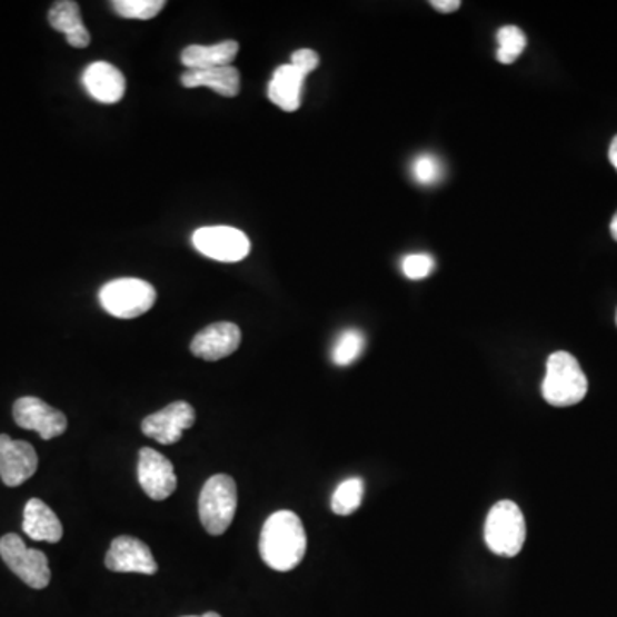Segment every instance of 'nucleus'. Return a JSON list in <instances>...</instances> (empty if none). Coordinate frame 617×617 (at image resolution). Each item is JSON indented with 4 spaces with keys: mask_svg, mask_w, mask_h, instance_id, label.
Here are the masks:
<instances>
[{
    "mask_svg": "<svg viewBox=\"0 0 617 617\" xmlns=\"http://www.w3.org/2000/svg\"><path fill=\"white\" fill-rule=\"evenodd\" d=\"M307 549V535L296 512L277 511L266 520L259 537L262 561L275 571H292L302 563Z\"/></svg>",
    "mask_w": 617,
    "mask_h": 617,
    "instance_id": "1",
    "label": "nucleus"
},
{
    "mask_svg": "<svg viewBox=\"0 0 617 617\" xmlns=\"http://www.w3.org/2000/svg\"><path fill=\"white\" fill-rule=\"evenodd\" d=\"M588 381L580 362L568 352H554L547 359L543 397L553 407H571L587 397Z\"/></svg>",
    "mask_w": 617,
    "mask_h": 617,
    "instance_id": "2",
    "label": "nucleus"
},
{
    "mask_svg": "<svg viewBox=\"0 0 617 617\" xmlns=\"http://www.w3.org/2000/svg\"><path fill=\"white\" fill-rule=\"evenodd\" d=\"M484 539L494 554L515 558L527 539V524L517 502L499 501L490 508L484 527Z\"/></svg>",
    "mask_w": 617,
    "mask_h": 617,
    "instance_id": "3",
    "label": "nucleus"
},
{
    "mask_svg": "<svg viewBox=\"0 0 617 617\" xmlns=\"http://www.w3.org/2000/svg\"><path fill=\"white\" fill-rule=\"evenodd\" d=\"M237 509V484L227 474L210 477L199 494V520L210 535H223Z\"/></svg>",
    "mask_w": 617,
    "mask_h": 617,
    "instance_id": "4",
    "label": "nucleus"
},
{
    "mask_svg": "<svg viewBox=\"0 0 617 617\" xmlns=\"http://www.w3.org/2000/svg\"><path fill=\"white\" fill-rule=\"evenodd\" d=\"M101 307L113 318L135 319L147 315L157 302V290L139 278H119L101 287Z\"/></svg>",
    "mask_w": 617,
    "mask_h": 617,
    "instance_id": "5",
    "label": "nucleus"
},
{
    "mask_svg": "<svg viewBox=\"0 0 617 617\" xmlns=\"http://www.w3.org/2000/svg\"><path fill=\"white\" fill-rule=\"evenodd\" d=\"M0 556L8 568L34 590H43L50 584L49 559L41 550L30 549L16 534H8L0 539Z\"/></svg>",
    "mask_w": 617,
    "mask_h": 617,
    "instance_id": "6",
    "label": "nucleus"
},
{
    "mask_svg": "<svg viewBox=\"0 0 617 617\" xmlns=\"http://www.w3.org/2000/svg\"><path fill=\"white\" fill-rule=\"evenodd\" d=\"M192 246L206 258L221 262H237L247 258L251 251L249 237L242 230L220 225L202 227L192 233Z\"/></svg>",
    "mask_w": 617,
    "mask_h": 617,
    "instance_id": "7",
    "label": "nucleus"
},
{
    "mask_svg": "<svg viewBox=\"0 0 617 617\" xmlns=\"http://www.w3.org/2000/svg\"><path fill=\"white\" fill-rule=\"evenodd\" d=\"M12 416L21 429L34 430L41 439L59 438L68 430V417L37 397L16 400Z\"/></svg>",
    "mask_w": 617,
    "mask_h": 617,
    "instance_id": "8",
    "label": "nucleus"
},
{
    "mask_svg": "<svg viewBox=\"0 0 617 617\" xmlns=\"http://www.w3.org/2000/svg\"><path fill=\"white\" fill-rule=\"evenodd\" d=\"M196 411L188 401H173L142 420V435L160 445H176L186 429L195 426Z\"/></svg>",
    "mask_w": 617,
    "mask_h": 617,
    "instance_id": "9",
    "label": "nucleus"
},
{
    "mask_svg": "<svg viewBox=\"0 0 617 617\" xmlns=\"http://www.w3.org/2000/svg\"><path fill=\"white\" fill-rule=\"evenodd\" d=\"M138 480L148 498L163 501L177 489V476L172 461L153 448L139 451Z\"/></svg>",
    "mask_w": 617,
    "mask_h": 617,
    "instance_id": "10",
    "label": "nucleus"
},
{
    "mask_svg": "<svg viewBox=\"0 0 617 617\" xmlns=\"http://www.w3.org/2000/svg\"><path fill=\"white\" fill-rule=\"evenodd\" d=\"M38 455L27 441L0 435V479L8 487H18L37 474Z\"/></svg>",
    "mask_w": 617,
    "mask_h": 617,
    "instance_id": "11",
    "label": "nucleus"
},
{
    "mask_svg": "<svg viewBox=\"0 0 617 617\" xmlns=\"http://www.w3.org/2000/svg\"><path fill=\"white\" fill-rule=\"evenodd\" d=\"M106 566L113 573L155 575L158 571L150 547L129 535H120L113 540L107 553Z\"/></svg>",
    "mask_w": 617,
    "mask_h": 617,
    "instance_id": "12",
    "label": "nucleus"
},
{
    "mask_svg": "<svg viewBox=\"0 0 617 617\" xmlns=\"http://www.w3.org/2000/svg\"><path fill=\"white\" fill-rule=\"evenodd\" d=\"M240 340H242V334L239 326L233 322H213L196 335L195 340L191 341V352L199 359L215 362L232 356L240 347Z\"/></svg>",
    "mask_w": 617,
    "mask_h": 617,
    "instance_id": "13",
    "label": "nucleus"
},
{
    "mask_svg": "<svg viewBox=\"0 0 617 617\" xmlns=\"http://www.w3.org/2000/svg\"><path fill=\"white\" fill-rule=\"evenodd\" d=\"M81 81L90 97L106 106H113L126 94V78L122 72L103 60L88 66L82 72Z\"/></svg>",
    "mask_w": 617,
    "mask_h": 617,
    "instance_id": "14",
    "label": "nucleus"
},
{
    "mask_svg": "<svg viewBox=\"0 0 617 617\" xmlns=\"http://www.w3.org/2000/svg\"><path fill=\"white\" fill-rule=\"evenodd\" d=\"M23 530L37 543L57 544L64 535L56 512L37 498L30 499L24 506Z\"/></svg>",
    "mask_w": 617,
    "mask_h": 617,
    "instance_id": "15",
    "label": "nucleus"
},
{
    "mask_svg": "<svg viewBox=\"0 0 617 617\" xmlns=\"http://www.w3.org/2000/svg\"><path fill=\"white\" fill-rule=\"evenodd\" d=\"M303 81L306 74L292 64L280 66L268 84V98L285 112H296L302 101Z\"/></svg>",
    "mask_w": 617,
    "mask_h": 617,
    "instance_id": "16",
    "label": "nucleus"
},
{
    "mask_svg": "<svg viewBox=\"0 0 617 617\" xmlns=\"http://www.w3.org/2000/svg\"><path fill=\"white\" fill-rule=\"evenodd\" d=\"M49 23L53 30L66 34L69 46L74 49H87L91 34L82 24L81 9L74 0H60L49 11Z\"/></svg>",
    "mask_w": 617,
    "mask_h": 617,
    "instance_id": "17",
    "label": "nucleus"
},
{
    "mask_svg": "<svg viewBox=\"0 0 617 617\" xmlns=\"http://www.w3.org/2000/svg\"><path fill=\"white\" fill-rule=\"evenodd\" d=\"M182 87L211 88L221 97L233 98L240 93V72L233 66L213 69H188L180 78Z\"/></svg>",
    "mask_w": 617,
    "mask_h": 617,
    "instance_id": "18",
    "label": "nucleus"
},
{
    "mask_svg": "<svg viewBox=\"0 0 617 617\" xmlns=\"http://www.w3.org/2000/svg\"><path fill=\"white\" fill-rule=\"evenodd\" d=\"M239 53L236 40H225L215 46H189L180 53L182 64L188 69H213L232 66Z\"/></svg>",
    "mask_w": 617,
    "mask_h": 617,
    "instance_id": "19",
    "label": "nucleus"
},
{
    "mask_svg": "<svg viewBox=\"0 0 617 617\" xmlns=\"http://www.w3.org/2000/svg\"><path fill=\"white\" fill-rule=\"evenodd\" d=\"M364 489H366L364 480L359 477H352V479L341 482L335 490L334 498H331V509H334L335 515L348 517V515L357 511L362 505Z\"/></svg>",
    "mask_w": 617,
    "mask_h": 617,
    "instance_id": "20",
    "label": "nucleus"
},
{
    "mask_svg": "<svg viewBox=\"0 0 617 617\" xmlns=\"http://www.w3.org/2000/svg\"><path fill=\"white\" fill-rule=\"evenodd\" d=\"M366 348V337L359 329H345L335 341L331 359L337 366L345 367L356 362Z\"/></svg>",
    "mask_w": 617,
    "mask_h": 617,
    "instance_id": "21",
    "label": "nucleus"
},
{
    "mask_svg": "<svg viewBox=\"0 0 617 617\" xmlns=\"http://www.w3.org/2000/svg\"><path fill=\"white\" fill-rule=\"evenodd\" d=\"M498 40V57L501 64H512L524 53L527 47V37L518 27H505L496 34Z\"/></svg>",
    "mask_w": 617,
    "mask_h": 617,
    "instance_id": "22",
    "label": "nucleus"
},
{
    "mask_svg": "<svg viewBox=\"0 0 617 617\" xmlns=\"http://www.w3.org/2000/svg\"><path fill=\"white\" fill-rule=\"evenodd\" d=\"M113 11L126 19H153L163 11L165 0H113Z\"/></svg>",
    "mask_w": 617,
    "mask_h": 617,
    "instance_id": "23",
    "label": "nucleus"
},
{
    "mask_svg": "<svg viewBox=\"0 0 617 617\" xmlns=\"http://www.w3.org/2000/svg\"><path fill=\"white\" fill-rule=\"evenodd\" d=\"M410 170L411 177L420 186H435V183L442 179V173H445L441 160L435 157V155L429 153L420 155V157L411 161Z\"/></svg>",
    "mask_w": 617,
    "mask_h": 617,
    "instance_id": "24",
    "label": "nucleus"
},
{
    "mask_svg": "<svg viewBox=\"0 0 617 617\" xmlns=\"http://www.w3.org/2000/svg\"><path fill=\"white\" fill-rule=\"evenodd\" d=\"M435 266L436 261L432 256L420 252V255L405 256L404 261H401V271L408 280H422V278L432 273Z\"/></svg>",
    "mask_w": 617,
    "mask_h": 617,
    "instance_id": "25",
    "label": "nucleus"
},
{
    "mask_svg": "<svg viewBox=\"0 0 617 617\" xmlns=\"http://www.w3.org/2000/svg\"><path fill=\"white\" fill-rule=\"evenodd\" d=\"M290 64L293 68L299 69L302 74H311L312 71L319 68V56L318 52L311 49H300L292 53V59H290Z\"/></svg>",
    "mask_w": 617,
    "mask_h": 617,
    "instance_id": "26",
    "label": "nucleus"
},
{
    "mask_svg": "<svg viewBox=\"0 0 617 617\" xmlns=\"http://www.w3.org/2000/svg\"><path fill=\"white\" fill-rule=\"evenodd\" d=\"M430 6L436 9L438 12H442V14H449V12H455L460 9L461 2L460 0H432Z\"/></svg>",
    "mask_w": 617,
    "mask_h": 617,
    "instance_id": "27",
    "label": "nucleus"
},
{
    "mask_svg": "<svg viewBox=\"0 0 617 617\" xmlns=\"http://www.w3.org/2000/svg\"><path fill=\"white\" fill-rule=\"evenodd\" d=\"M609 160L610 163H613L614 169L617 170V136L613 139V142H610Z\"/></svg>",
    "mask_w": 617,
    "mask_h": 617,
    "instance_id": "28",
    "label": "nucleus"
},
{
    "mask_svg": "<svg viewBox=\"0 0 617 617\" xmlns=\"http://www.w3.org/2000/svg\"><path fill=\"white\" fill-rule=\"evenodd\" d=\"M610 233H613L614 240L617 242V211L614 215L613 221H610Z\"/></svg>",
    "mask_w": 617,
    "mask_h": 617,
    "instance_id": "29",
    "label": "nucleus"
},
{
    "mask_svg": "<svg viewBox=\"0 0 617 617\" xmlns=\"http://www.w3.org/2000/svg\"><path fill=\"white\" fill-rule=\"evenodd\" d=\"M183 617H221L220 614L217 613H206L202 616H183Z\"/></svg>",
    "mask_w": 617,
    "mask_h": 617,
    "instance_id": "30",
    "label": "nucleus"
},
{
    "mask_svg": "<svg viewBox=\"0 0 617 617\" xmlns=\"http://www.w3.org/2000/svg\"><path fill=\"white\" fill-rule=\"evenodd\" d=\"M616 322H617V315H616Z\"/></svg>",
    "mask_w": 617,
    "mask_h": 617,
    "instance_id": "31",
    "label": "nucleus"
}]
</instances>
